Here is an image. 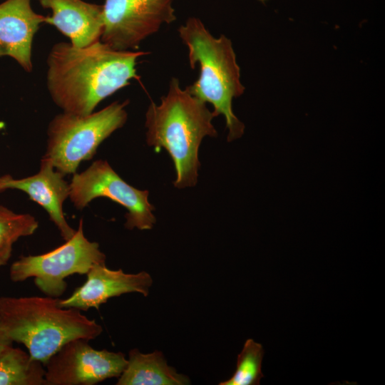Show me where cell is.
<instances>
[{"label": "cell", "mask_w": 385, "mask_h": 385, "mask_svg": "<svg viewBox=\"0 0 385 385\" xmlns=\"http://www.w3.org/2000/svg\"><path fill=\"white\" fill-rule=\"evenodd\" d=\"M128 103V100L114 101L86 115L66 112L56 115L48 126L43 157L64 176L73 175L81 162L92 159L103 141L125 125Z\"/></svg>", "instance_id": "5b68a950"}, {"label": "cell", "mask_w": 385, "mask_h": 385, "mask_svg": "<svg viewBox=\"0 0 385 385\" xmlns=\"http://www.w3.org/2000/svg\"><path fill=\"white\" fill-rule=\"evenodd\" d=\"M4 128L5 123L3 121L0 120V133L4 129Z\"/></svg>", "instance_id": "ffe728a7"}, {"label": "cell", "mask_w": 385, "mask_h": 385, "mask_svg": "<svg viewBox=\"0 0 385 385\" xmlns=\"http://www.w3.org/2000/svg\"><path fill=\"white\" fill-rule=\"evenodd\" d=\"M213 118L206 103L182 89L176 78H171L160 104L150 102L145 113L146 143L156 152L164 148L170 155L175 188L193 187L197 183L200 143L207 136L217 135Z\"/></svg>", "instance_id": "7a4b0ae2"}, {"label": "cell", "mask_w": 385, "mask_h": 385, "mask_svg": "<svg viewBox=\"0 0 385 385\" xmlns=\"http://www.w3.org/2000/svg\"><path fill=\"white\" fill-rule=\"evenodd\" d=\"M49 296L0 297V319L13 342L43 364L65 344L77 339L92 340L102 327L81 311L63 307Z\"/></svg>", "instance_id": "3957f363"}, {"label": "cell", "mask_w": 385, "mask_h": 385, "mask_svg": "<svg viewBox=\"0 0 385 385\" xmlns=\"http://www.w3.org/2000/svg\"><path fill=\"white\" fill-rule=\"evenodd\" d=\"M264 356L262 345L248 339L237 356L236 369L232 376L219 385H258L264 376L262 361Z\"/></svg>", "instance_id": "e0dca14e"}, {"label": "cell", "mask_w": 385, "mask_h": 385, "mask_svg": "<svg viewBox=\"0 0 385 385\" xmlns=\"http://www.w3.org/2000/svg\"><path fill=\"white\" fill-rule=\"evenodd\" d=\"M148 54L117 51L98 41L85 47L58 42L47 58L46 83L50 96L63 112L86 115L105 98L140 80L136 64Z\"/></svg>", "instance_id": "6da1fadb"}, {"label": "cell", "mask_w": 385, "mask_h": 385, "mask_svg": "<svg viewBox=\"0 0 385 385\" xmlns=\"http://www.w3.org/2000/svg\"><path fill=\"white\" fill-rule=\"evenodd\" d=\"M148 195V190L127 183L104 160H97L84 171L74 173L70 183L69 198L77 210H83L96 198H108L127 210L124 225L128 230H151L155 224Z\"/></svg>", "instance_id": "52a82bcc"}, {"label": "cell", "mask_w": 385, "mask_h": 385, "mask_svg": "<svg viewBox=\"0 0 385 385\" xmlns=\"http://www.w3.org/2000/svg\"><path fill=\"white\" fill-rule=\"evenodd\" d=\"M88 342L70 341L48 359L46 385H94L122 374L128 361L124 354L96 349Z\"/></svg>", "instance_id": "9c48e42d"}, {"label": "cell", "mask_w": 385, "mask_h": 385, "mask_svg": "<svg viewBox=\"0 0 385 385\" xmlns=\"http://www.w3.org/2000/svg\"><path fill=\"white\" fill-rule=\"evenodd\" d=\"M260 1H265V0H260Z\"/></svg>", "instance_id": "44dd1931"}, {"label": "cell", "mask_w": 385, "mask_h": 385, "mask_svg": "<svg viewBox=\"0 0 385 385\" xmlns=\"http://www.w3.org/2000/svg\"><path fill=\"white\" fill-rule=\"evenodd\" d=\"M106 259L99 244L85 236L81 219L75 234L64 244L44 254L21 256L13 262L9 277L14 282L33 277L41 292L58 298L66 289V277L75 274H86L93 265L106 264Z\"/></svg>", "instance_id": "8992f818"}, {"label": "cell", "mask_w": 385, "mask_h": 385, "mask_svg": "<svg viewBox=\"0 0 385 385\" xmlns=\"http://www.w3.org/2000/svg\"><path fill=\"white\" fill-rule=\"evenodd\" d=\"M173 0H105L101 41L117 51L137 50L160 26L176 20Z\"/></svg>", "instance_id": "ba28073f"}, {"label": "cell", "mask_w": 385, "mask_h": 385, "mask_svg": "<svg viewBox=\"0 0 385 385\" xmlns=\"http://www.w3.org/2000/svg\"><path fill=\"white\" fill-rule=\"evenodd\" d=\"M51 10L46 24L55 26L76 47H85L101 40L103 29V5L83 0H38Z\"/></svg>", "instance_id": "4fadbf2b"}, {"label": "cell", "mask_w": 385, "mask_h": 385, "mask_svg": "<svg viewBox=\"0 0 385 385\" xmlns=\"http://www.w3.org/2000/svg\"><path fill=\"white\" fill-rule=\"evenodd\" d=\"M38 227V222L33 215L16 213L0 205V267L11 258L14 244L20 237L33 235Z\"/></svg>", "instance_id": "2e32d148"}, {"label": "cell", "mask_w": 385, "mask_h": 385, "mask_svg": "<svg viewBox=\"0 0 385 385\" xmlns=\"http://www.w3.org/2000/svg\"><path fill=\"white\" fill-rule=\"evenodd\" d=\"M45 374L43 364L19 348L0 354V385H46Z\"/></svg>", "instance_id": "9a60e30c"}, {"label": "cell", "mask_w": 385, "mask_h": 385, "mask_svg": "<svg viewBox=\"0 0 385 385\" xmlns=\"http://www.w3.org/2000/svg\"><path fill=\"white\" fill-rule=\"evenodd\" d=\"M117 385H188L189 377L168 365L160 351L144 354L132 349Z\"/></svg>", "instance_id": "5bb4252c"}, {"label": "cell", "mask_w": 385, "mask_h": 385, "mask_svg": "<svg viewBox=\"0 0 385 385\" xmlns=\"http://www.w3.org/2000/svg\"><path fill=\"white\" fill-rule=\"evenodd\" d=\"M179 36L188 48L189 63L200 66L198 79L185 88L193 96L213 106L215 117H225L227 141L242 136L245 125L235 115L232 100L245 91L240 68L231 41L224 35L214 37L197 18L190 17L181 25Z\"/></svg>", "instance_id": "277c9868"}, {"label": "cell", "mask_w": 385, "mask_h": 385, "mask_svg": "<svg viewBox=\"0 0 385 385\" xmlns=\"http://www.w3.org/2000/svg\"><path fill=\"white\" fill-rule=\"evenodd\" d=\"M2 177L4 191L15 189L25 192L46 211L65 241L73 236L76 230L69 225L63 211V202L69 197L70 183L50 160L43 157L39 170L34 175L20 179L10 175Z\"/></svg>", "instance_id": "8fae6325"}, {"label": "cell", "mask_w": 385, "mask_h": 385, "mask_svg": "<svg viewBox=\"0 0 385 385\" xmlns=\"http://www.w3.org/2000/svg\"><path fill=\"white\" fill-rule=\"evenodd\" d=\"M13 342L9 337L0 319V354L8 347L12 346Z\"/></svg>", "instance_id": "ac0fdd59"}, {"label": "cell", "mask_w": 385, "mask_h": 385, "mask_svg": "<svg viewBox=\"0 0 385 385\" xmlns=\"http://www.w3.org/2000/svg\"><path fill=\"white\" fill-rule=\"evenodd\" d=\"M153 279L146 272L136 274L113 270L106 264H96L86 273V280L67 298L58 300L63 307L87 311L98 309L110 298L123 294L136 292L147 297Z\"/></svg>", "instance_id": "30bf717a"}, {"label": "cell", "mask_w": 385, "mask_h": 385, "mask_svg": "<svg viewBox=\"0 0 385 385\" xmlns=\"http://www.w3.org/2000/svg\"><path fill=\"white\" fill-rule=\"evenodd\" d=\"M2 181H3V177L0 175V192H3V187H2Z\"/></svg>", "instance_id": "d6986e66"}, {"label": "cell", "mask_w": 385, "mask_h": 385, "mask_svg": "<svg viewBox=\"0 0 385 385\" xmlns=\"http://www.w3.org/2000/svg\"><path fill=\"white\" fill-rule=\"evenodd\" d=\"M46 16L36 13L31 0H6L0 4V57L14 58L31 72L34 36Z\"/></svg>", "instance_id": "7c38bea8"}]
</instances>
